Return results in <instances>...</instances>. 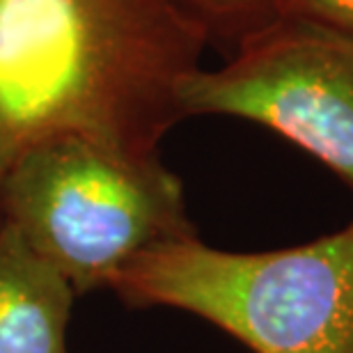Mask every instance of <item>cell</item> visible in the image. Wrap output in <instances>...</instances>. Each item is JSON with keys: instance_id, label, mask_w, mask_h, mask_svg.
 I'll list each match as a JSON object with an SVG mask.
<instances>
[{"instance_id": "cell-3", "label": "cell", "mask_w": 353, "mask_h": 353, "mask_svg": "<svg viewBox=\"0 0 353 353\" xmlns=\"http://www.w3.org/2000/svg\"><path fill=\"white\" fill-rule=\"evenodd\" d=\"M112 292L126 305L200 316L252 353H353V221L264 252L193 234L147 252Z\"/></svg>"}, {"instance_id": "cell-4", "label": "cell", "mask_w": 353, "mask_h": 353, "mask_svg": "<svg viewBox=\"0 0 353 353\" xmlns=\"http://www.w3.org/2000/svg\"><path fill=\"white\" fill-rule=\"evenodd\" d=\"M183 117L259 124L333 170L353 190V34L273 17L236 41L218 69L181 83Z\"/></svg>"}, {"instance_id": "cell-5", "label": "cell", "mask_w": 353, "mask_h": 353, "mask_svg": "<svg viewBox=\"0 0 353 353\" xmlns=\"http://www.w3.org/2000/svg\"><path fill=\"white\" fill-rule=\"evenodd\" d=\"M74 287L0 221V353H69Z\"/></svg>"}, {"instance_id": "cell-1", "label": "cell", "mask_w": 353, "mask_h": 353, "mask_svg": "<svg viewBox=\"0 0 353 353\" xmlns=\"http://www.w3.org/2000/svg\"><path fill=\"white\" fill-rule=\"evenodd\" d=\"M207 41L176 0H0V181L67 136L159 154Z\"/></svg>"}, {"instance_id": "cell-2", "label": "cell", "mask_w": 353, "mask_h": 353, "mask_svg": "<svg viewBox=\"0 0 353 353\" xmlns=\"http://www.w3.org/2000/svg\"><path fill=\"white\" fill-rule=\"evenodd\" d=\"M0 221L76 296L115 289L147 252L195 234L181 181L159 154L79 136L46 140L10 168L0 181Z\"/></svg>"}, {"instance_id": "cell-7", "label": "cell", "mask_w": 353, "mask_h": 353, "mask_svg": "<svg viewBox=\"0 0 353 353\" xmlns=\"http://www.w3.org/2000/svg\"><path fill=\"white\" fill-rule=\"evenodd\" d=\"M275 17H296L353 34V0H278Z\"/></svg>"}, {"instance_id": "cell-6", "label": "cell", "mask_w": 353, "mask_h": 353, "mask_svg": "<svg viewBox=\"0 0 353 353\" xmlns=\"http://www.w3.org/2000/svg\"><path fill=\"white\" fill-rule=\"evenodd\" d=\"M183 10L207 28L209 37L216 30L236 32L239 39L275 17L278 0H176Z\"/></svg>"}]
</instances>
